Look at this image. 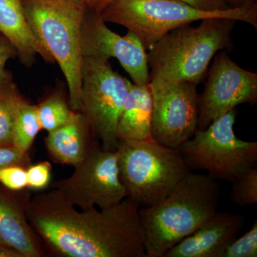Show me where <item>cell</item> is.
Here are the masks:
<instances>
[{
    "instance_id": "cell-31",
    "label": "cell",
    "mask_w": 257,
    "mask_h": 257,
    "mask_svg": "<svg viewBox=\"0 0 257 257\" xmlns=\"http://www.w3.org/2000/svg\"><path fill=\"white\" fill-rule=\"evenodd\" d=\"M70 1H72V3H75V4L79 5V6L87 8L90 0H70Z\"/></svg>"
},
{
    "instance_id": "cell-27",
    "label": "cell",
    "mask_w": 257,
    "mask_h": 257,
    "mask_svg": "<svg viewBox=\"0 0 257 257\" xmlns=\"http://www.w3.org/2000/svg\"><path fill=\"white\" fill-rule=\"evenodd\" d=\"M195 8L206 12H219L231 8L226 0H177Z\"/></svg>"
},
{
    "instance_id": "cell-4",
    "label": "cell",
    "mask_w": 257,
    "mask_h": 257,
    "mask_svg": "<svg viewBox=\"0 0 257 257\" xmlns=\"http://www.w3.org/2000/svg\"><path fill=\"white\" fill-rule=\"evenodd\" d=\"M34 35L57 62L67 82L69 104L79 111L82 52L81 28L87 8L70 0H21Z\"/></svg>"
},
{
    "instance_id": "cell-10",
    "label": "cell",
    "mask_w": 257,
    "mask_h": 257,
    "mask_svg": "<svg viewBox=\"0 0 257 257\" xmlns=\"http://www.w3.org/2000/svg\"><path fill=\"white\" fill-rule=\"evenodd\" d=\"M149 85L153 103L152 140L179 149L198 130V84L153 78Z\"/></svg>"
},
{
    "instance_id": "cell-1",
    "label": "cell",
    "mask_w": 257,
    "mask_h": 257,
    "mask_svg": "<svg viewBox=\"0 0 257 257\" xmlns=\"http://www.w3.org/2000/svg\"><path fill=\"white\" fill-rule=\"evenodd\" d=\"M140 205L130 197L106 209L85 210L52 189L31 197L28 220L52 255L62 257H147Z\"/></svg>"
},
{
    "instance_id": "cell-16",
    "label": "cell",
    "mask_w": 257,
    "mask_h": 257,
    "mask_svg": "<svg viewBox=\"0 0 257 257\" xmlns=\"http://www.w3.org/2000/svg\"><path fill=\"white\" fill-rule=\"evenodd\" d=\"M0 33L13 44L23 65L31 67L38 55L54 62L34 35L21 0H0Z\"/></svg>"
},
{
    "instance_id": "cell-24",
    "label": "cell",
    "mask_w": 257,
    "mask_h": 257,
    "mask_svg": "<svg viewBox=\"0 0 257 257\" xmlns=\"http://www.w3.org/2000/svg\"><path fill=\"white\" fill-rule=\"evenodd\" d=\"M27 168L20 165H10L0 169V184L12 191L28 188Z\"/></svg>"
},
{
    "instance_id": "cell-32",
    "label": "cell",
    "mask_w": 257,
    "mask_h": 257,
    "mask_svg": "<svg viewBox=\"0 0 257 257\" xmlns=\"http://www.w3.org/2000/svg\"><path fill=\"white\" fill-rule=\"evenodd\" d=\"M226 1L227 2L228 4L230 5V7H231V8H233V0H226Z\"/></svg>"
},
{
    "instance_id": "cell-23",
    "label": "cell",
    "mask_w": 257,
    "mask_h": 257,
    "mask_svg": "<svg viewBox=\"0 0 257 257\" xmlns=\"http://www.w3.org/2000/svg\"><path fill=\"white\" fill-rule=\"evenodd\" d=\"M52 167L50 162L42 161L27 168L28 189L42 190L48 187L52 177Z\"/></svg>"
},
{
    "instance_id": "cell-7",
    "label": "cell",
    "mask_w": 257,
    "mask_h": 257,
    "mask_svg": "<svg viewBox=\"0 0 257 257\" xmlns=\"http://www.w3.org/2000/svg\"><path fill=\"white\" fill-rule=\"evenodd\" d=\"M237 111L231 109L197 130L192 138L178 149L190 170H204L215 179L233 182L245 171L256 167L257 143L247 142L235 135Z\"/></svg>"
},
{
    "instance_id": "cell-14",
    "label": "cell",
    "mask_w": 257,
    "mask_h": 257,
    "mask_svg": "<svg viewBox=\"0 0 257 257\" xmlns=\"http://www.w3.org/2000/svg\"><path fill=\"white\" fill-rule=\"evenodd\" d=\"M244 221L239 214L218 211L197 231L170 248L164 257H222Z\"/></svg>"
},
{
    "instance_id": "cell-25",
    "label": "cell",
    "mask_w": 257,
    "mask_h": 257,
    "mask_svg": "<svg viewBox=\"0 0 257 257\" xmlns=\"http://www.w3.org/2000/svg\"><path fill=\"white\" fill-rule=\"evenodd\" d=\"M29 152H24L13 145L0 146V169L10 165H20L28 168L31 165Z\"/></svg>"
},
{
    "instance_id": "cell-21",
    "label": "cell",
    "mask_w": 257,
    "mask_h": 257,
    "mask_svg": "<svg viewBox=\"0 0 257 257\" xmlns=\"http://www.w3.org/2000/svg\"><path fill=\"white\" fill-rule=\"evenodd\" d=\"M231 182V200L235 204L246 207L256 204V166L245 171Z\"/></svg>"
},
{
    "instance_id": "cell-19",
    "label": "cell",
    "mask_w": 257,
    "mask_h": 257,
    "mask_svg": "<svg viewBox=\"0 0 257 257\" xmlns=\"http://www.w3.org/2000/svg\"><path fill=\"white\" fill-rule=\"evenodd\" d=\"M23 99L13 81L0 89V146L13 145L15 118Z\"/></svg>"
},
{
    "instance_id": "cell-13",
    "label": "cell",
    "mask_w": 257,
    "mask_h": 257,
    "mask_svg": "<svg viewBox=\"0 0 257 257\" xmlns=\"http://www.w3.org/2000/svg\"><path fill=\"white\" fill-rule=\"evenodd\" d=\"M30 199L28 188H0V248L14 251L20 257H42L45 253L41 241L27 213Z\"/></svg>"
},
{
    "instance_id": "cell-6",
    "label": "cell",
    "mask_w": 257,
    "mask_h": 257,
    "mask_svg": "<svg viewBox=\"0 0 257 257\" xmlns=\"http://www.w3.org/2000/svg\"><path fill=\"white\" fill-rule=\"evenodd\" d=\"M101 15L106 23L117 24L136 34L146 50L172 30L204 19H232L257 28L256 3L224 11L206 12L177 0H114Z\"/></svg>"
},
{
    "instance_id": "cell-12",
    "label": "cell",
    "mask_w": 257,
    "mask_h": 257,
    "mask_svg": "<svg viewBox=\"0 0 257 257\" xmlns=\"http://www.w3.org/2000/svg\"><path fill=\"white\" fill-rule=\"evenodd\" d=\"M83 57L109 62L116 59L137 84L150 82L148 55L140 37L128 31L124 36L108 28L101 13L87 8L81 28Z\"/></svg>"
},
{
    "instance_id": "cell-30",
    "label": "cell",
    "mask_w": 257,
    "mask_h": 257,
    "mask_svg": "<svg viewBox=\"0 0 257 257\" xmlns=\"http://www.w3.org/2000/svg\"><path fill=\"white\" fill-rule=\"evenodd\" d=\"M0 257H20V256L14 251L0 248Z\"/></svg>"
},
{
    "instance_id": "cell-33",
    "label": "cell",
    "mask_w": 257,
    "mask_h": 257,
    "mask_svg": "<svg viewBox=\"0 0 257 257\" xmlns=\"http://www.w3.org/2000/svg\"><path fill=\"white\" fill-rule=\"evenodd\" d=\"M4 87H5V86H4ZM1 88H2V87H1ZM1 88H0V89H1Z\"/></svg>"
},
{
    "instance_id": "cell-2",
    "label": "cell",
    "mask_w": 257,
    "mask_h": 257,
    "mask_svg": "<svg viewBox=\"0 0 257 257\" xmlns=\"http://www.w3.org/2000/svg\"><path fill=\"white\" fill-rule=\"evenodd\" d=\"M221 190L216 179L189 172L158 204L140 207L147 257H164L219 211Z\"/></svg>"
},
{
    "instance_id": "cell-17",
    "label": "cell",
    "mask_w": 257,
    "mask_h": 257,
    "mask_svg": "<svg viewBox=\"0 0 257 257\" xmlns=\"http://www.w3.org/2000/svg\"><path fill=\"white\" fill-rule=\"evenodd\" d=\"M153 103L150 85L132 82L118 119L119 140H150Z\"/></svg>"
},
{
    "instance_id": "cell-8",
    "label": "cell",
    "mask_w": 257,
    "mask_h": 257,
    "mask_svg": "<svg viewBox=\"0 0 257 257\" xmlns=\"http://www.w3.org/2000/svg\"><path fill=\"white\" fill-rule=\"evenodd\" d=\"M131 82L111 68L109 62L83 57L79 111L93 137L104 150L116 151L118 119Z\"/></svg>"
},
{
    "instance_id": "cell-18",
    "label": "cell",
    "mask_w": 257,
    "mask_h": 257,
    "mask_svg": "<svg viewBox=\"0 0 257 257\" xmlns=\"http://www.w3.org/2000/svg\"><path fill=\"white\" fill-rule=\"evenodd\" d=\"M42 130L37 114V105L23 99L19 106L13 131V145L24 152H29Z\"/></svg>"
},
{
    "instance_id": "cell-15",
    "label": "cell",
    "mask_w": 257,
    "mask_h": 257,
    "mask_svg": "<svg viewBox=\"0 0 257 257\" xmlns=\"http://www.w3.org/2000/svg\"><path fill=\"white\" fill-rule=\"evenodd\" d=\"M95 140L84 115L74 111L65 124L48 133L45 143L52 160L74 167L87 157Z\"/></svg>"
},
{
    "instance_id": "cell-11",
    "label": "cell",
    "mask_w": 257,
    "mask_h": 257,
    "mask_svg": "<svg viewBox=\"0 0 257 257\" xmlns=\"http://www.w3.org/2000/svg\"><path fill=\"white\" fill-rule=\"evenodd\" d=\"M207 72L204 91L198 99V130L242 104H256L257 74L241 68L226 52H219Z\"/></svg>"
},
{
    "instance_id": "cell-20",
    "label": "cell",
    "mask_w": 257,
    "mask_h": 257,
    "mask_svg": "<svg viewBox=\"0 0 257 257\" xmlns=\"http://www.w3.org/2000/svg\"><path fill=\"white\" fill-rule=\"evenodd\" d=\"M37 114L42 130L47 133L65 124L74 111L59 94H52L37 105Z\"/></svg>"
},
{
    "instance_id": "cell-28",
    "label": "cell",
    "mask_w": 257,
    "mask_h": 257,
    "mask_svg": "<svg viewBox=\"0 0 257 257\" xmlns=\"http://www.w3.org/2000/svg\"><path fill=\"white\" fill-rule=\"evenodd\" d=\"M114 0H90L88 8L101 13L108 5Z\"/></svg>"
},
{
    "instance_id": "cell-5",
    "label": "cell",
    "mask_w": 257,
    "mask_h": 257,
    "mask_svg": "<svg viewBox=\"0 0 257 257\" xmlns=\"http://www.w3.org/2000/svg\"><path fill=\"white\" fill-rule=\"evenodd\" d=\"M115 152L127 197L140 207L160 203L191 172L178 149L153 140H119Z\"/></svg>"
},
{
    "instance_id": "cell-9",
    "label": "cell",
    "mask_w": 257,
    "mask_h": 257,
    "mask_svg": "<svg viewBox=\"0 0 257 257\" xmlns=\"http://www.w3.org/2000/svg\"><path fill=\"white\" fill-rule=\"evenodd\" d=\"M51 186L67 202L82 210L106 209L127 197L120 179L116 152L104 150L97 140L84 160L74 166L72 175Z\"/></svg>"
},
{
    "instance_id": "cell-3",
    "label": "cell",
    "mask_w": 257,
    "mask_h": 257,
    "mask_svg": "<svg viewBox=\"0 0 257 257\" xmlns=\"http://www.w3.org/2000/svg\"><path fill=\"white\" fill-rule=\"evenodd\" d=\"M236 22L207 18L196 28L188 24L168 32L147 53L150 79L202 82L214 56L231 47Z\"/></svg>"
},
{
    "instance_id": "cell-26",
    "label": "cell",
    "mask_w": 257,
    "mask_h": 257,
    "mask_svg": "<svg viewBox=\"0 0 257 257\" xmlns=\"http://www.w3.org/2000/svg\"><path fill=\"white\" fill-rule=\"evenodd\" d=\"M17 56L18 54L13 44L0 33V88L13 82L11 74L6 69V64L10 59Z\"/></svg>"
},
{
    "instance_id": "cell-29",
    "label": "cell",
    "mask_w": 257,
    "mask_h": 257,
    "mask_svg": "<svg viewBox=\"0 0 257 257\" xmlns=\"http://www.w3.org/2000/svg\"><path fill=\"white\" fill-rule=\"evenodd\" d=\"M254 0H233V8L245 6V5L253 4Z\"/></svg>"
},
{
    "instance_id": "cell-22",
    "label": "cell",
    "mask_w": 257,
    "mask_h": 257,
    "mask_svg": "<svg viewBox=\"0 0 257 257\" xmlns=\"http://www.w3.org/2000/svg\"><path fill=\"white\" fill-rule=\"evenodd\" d=\"M257 222L239 239H235L226 247L222 257H256Z\"/></svg>"
}]
</instances>
